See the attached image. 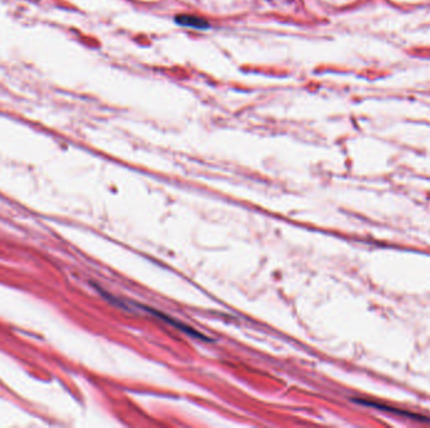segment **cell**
Segmentation results:
<instances>
[{"label":"cell","instance_id":"1","mask_svg":"<svg viewBox=\"0 0 430 428\" xmlns=\"http://www.w3.org/2000/svg\"><path fill=\"white\" fill-rule=\"evenodd\" d=\"M356 402H359L360 404H365V406H370V407H374V408H378V410H382V411H386V412H393V413H399V414H404V416H408V417H412L413 419H418L420 422H428L430 423V419H427L425 417L423 416H419V414H414V413H410V412H406V411H402V410H398L395 407H391V406H385L382 403H379V402H374V400H365V399H355Z\"/></svg>","mask_w":430,"mask_h":428},{"label":"cell","instance_id":"2","mask_svg":"<svg viewBox=\"0 0 430 428\" xmlns=\"http://www.w3.org/2000/svg\"><path fill=\"white\" fill-rule=\"evenodd\" d=\"M175 22L180 25H184V27H191V28L195 29H207L209 28V23L205 19L198 18V16L194 15H177L175 18Z\"/></svg>","mask_w":430,"mask_h":428}]
</instances>
